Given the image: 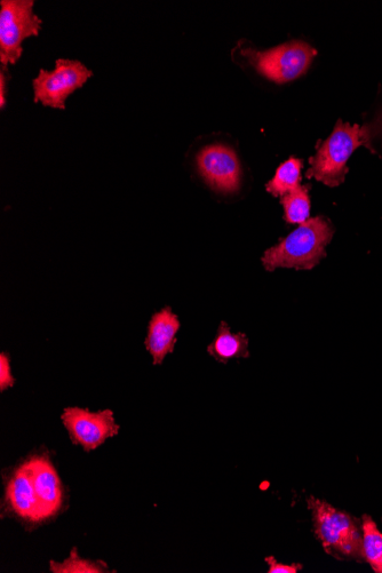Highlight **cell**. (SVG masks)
Returning <instances> with one entry per match:
<instances>
[{
    "mask_svg": "<svg viewBox=\"0 0 382 573\" xmlns=\"http://www.w3.org/2000/svg\"><path fill=\"white\" fill-rule=\"evenodd\" d=\"M333 237V228L324 217L309 219L274 248L265 252L262 265L268 272L277 268L310 270L326 257V246Z\"/></svg>",
    "mask_w": 382,
    "mask_h": 573,
    "instance_id": "cell-1",
    "label": "cell"
},
{
    "mask_svg": "<svg viewBox=\"0 0 382 573\" xmlns=\"http://www.w3.org/2000/svg\"><path fill=\"white\" fill-rule=\"evenodd\" d=\"M370 147V129L366 126L350 125L338 121L330 137L309 159L308 179H316L329 187L344 183L348 169L347 162L357 148Z\"/></svg>",
    "mask_w": 382,
    "mask_h": 573,
    "instance_id": "cell-2",
    "label": "cell"
},
{
    "mask_svg": "<svg viewBox=\"0 0 382 573\" xmlns=\"http://www.w3.org/2000/svg\"><path fill=\"white\" fill-rule=\"evenodd\" d=\"M313 514L315 533L326 552L347 559H362L363 533L352 516L338 511L325 501L308 499Z\"/></svg>",
    "mask_w": 382,
    "mask_h": 573,
    "instance_id": "cell-3",
    "label": "cell"
},
{
    "mask_svg": "<svg viewBox=\"0 0 382 573\" xmlns=\"http://www.w3.org/2000/svg\"><path fill=\"white\" fill-rule=\"evenodd\" d=\"M243 54L262 76L276 84H284L304 75L317 51L307 43L298 41L264 52L246 49Z\"/></svg>",
    "mask_w": 382,
    "mask_h": 573,
    "instance_id": "cell-4",
    "label": "cell"
},
{
    "mask_svg": "<svg viewBox=\"0 0 382 573\" xmlns=\"http://www.w3.org/2000/svg\"><path fill=\"white\" fill-rule=\"evenodd\" d=\"M31 0H3L0 11V62L15 65L22 55V42L38 36L42 20L34 13Z\"/></svg>",
    "mask_w": 382,
    "mask_h": 573,
    "instance_id": "cell-5",
    "label": "cell"
},
{
    "mask_svg": "<svg viewBox=\"0 0 382 573\" xmlns=\"http://www.w3.org/2000/svg\"><path fill=\"white\" fill-rule=\"evenodd\" d=\"M92 76L82 62L59 59L54 70L43 69L34 79V100L46 107L65 109L69 95L81 89Z\"/></svg>",
    "mask_w": 382,
    "mask_h": 573,
    "instance_id": "cell-6",
    "label": "cell"
},
{
    "mask_svg": "<svg viewBox=\"0 0 382 573\" xmlns=\"http://www.w3.org/2000/svg\"><path fill=\"white\" fill-rule=\"evenodd\" d=\"M61 420L71 443L79 445L85 452L100 448L119 433V425L111 410L91 412L81 408H67L63 411Z\"/></svg>",
    "mask_w": 382,
    "mask_h": 573,
    "instance_id": "cell-7",
    "label": "cell"
},
{
    "mask_svg": "<svg viewBox=\"0 0 382 573\" xmlns=\"http://www.w3.org/2000/svg\"><path fill=\"white\" fill-rule=\"evenodd\" d=\"M197 169L208 185L222 194H234L241 186V164L235 151L216 143L196 157Z\"/></svg>",
    "mask_w": 382,
    "mask_h": 573,
    "instance_id": "cell-8",
    "label": "cell"
},
{
    "mask_svg": "<svg viewBox=\"0 0 382 573\" xmlns=\"http://www.w3.org/2000/svg\"><path fill=\"white\" fill-rule=\"evenodd\" d=\"M3 512L28 525L44 523L28 459L15 467L5 481Z\"/></svg>",
    "mask_w": 382,
    "mask_h": 573,
    "instance_id": "cell-9",
    "label": "cell"
},
{
    "mask_svg": "<svg viewBox=\"0 0 382 573\" xmlns=\"http://www.w3.org/2000/svg\"><path fill=\"white\" fill-rule=\"evenodd\" d=\"M28 461L43 522L50 521L62 512L65 503L63 484L47 453L33 455Z\"/></svg>",
    "mask_w": 382,
    "mask_h": 573,
    "instance_id": "cell-10",
    "label": "cell"
},
{
    "mask_svg": "<svg viewBox=\"0 0 382 573\" xmlns=\"http://www.w3.org/2000/svg\"><path fill=\"white\" fill-rule=\"evenodd\" d=\"M179 329V318L170 307H165L151 317L145 346L149 354L153 356L155 365L162 364L166 355L173 353L175 342H177L175 336Z\"/></svg>",
    "mask_w": 382,
    "mask_h": 573,
    "instance_id": "cell-11",
    "label": "cell"
},
{
    "mask_svg": "<svg viewBox=\"0 0 382 573\" xmlns=\"http://www.w3.org/2000/svg\"><path fill=\"white\" fill-rule=\"evenodd\" d=\"M208 352L221 363H228L234 358L249 357V340L244 333H233L227 323L222 322L216 339L208 347Z\"/></svg>",
    "mask_w": 382,
    "mask_h": 573,
    "instance_id": "cell-12",
    "label": "cell"
},
{
    "mask_svg": "<svg viewBox=\"0 0 382 573\" xmlns=\"http://www.w3.org/2000/svg\"><path fill=\"white\" fill-rule=\"evenodd\" d=\"M302 167H304V162L301 159H288L278 167L275 177L267 183L268 193L275 197H283L299 188Z\"/></svg>",
    "mask_w": 382,
    "mask_h": 573,
    "instance_id": "cell-13",
    "label": "cell"
},
{
    "mask_svg": "<svg viewBox=\"0 0 382 573\" xmlns=\"http://www.w3.org/2000/svg\"><path fill=\"white\" fill-rule=\"evenodd\" d=\"M310 186H300L292 193L281 197L284 208V219L289 224H305L310 216Z\"/></svg>",
    "mask_w": 382,
    "mask_h": 573,
    "instance_id": "cell-14",
    "label": "cell"
},
{
    "mask_svg": "<svg viewBox=\"0 0 382 573\" xmlns=\"http://www.w3.org/2000/svg\"><path fill=\"white\" fill-rule=\"evenodd\" d=\"M363 554L374 572L382 573V533L370 516L363 517Z\"/></svg>",
    "mask_w": 382,
    "mask_h": 573,
    "instance_id": "cell-15",
    "label": "cell"
},
{
    "mask_svg": "<svg viewBox=\"0 0 382 573\" xmlns=\"http://www.w3.org/2000/svg\"><path fill=\"white\" fill-rule=\"evenodd\" d=\"M50 570L53 573H105L110 572L103 561L83 559L78 555L77 548L71 549L70 556L63 562L51 561Z\"/></svg>",
    "mask_w": 382,
    "mask_h": 573,
    "instance_id": "cell-16",
    "label": "cell"
},
{
    "mask_svg": "<svg viewBox=\"0 0 382 573\" xmlns=\"http://www.w3.org/2000/svg\"><path fill=\"white\" fill-rule=\"evenodd\" d=\"M15 380L12 376L10 357L6 353L0 355V392L13 387Z\"/></svg>",
    "mask_w": 382,
    "mask_h": 573,
    "instance_id": "cell-17",
    "label": "cell"
},
{
    "mask_svg": "<svg viewBox=\"0 0 382 573\" xmlns=\"http://www.w3.org/2000/svg\"><path fill=\"white\" fill-rule=\"evenodd\" d=\"M269 565V573H297L302 569V565L299 563L294 564H282L277 562L274 556H269L266 559Z\"/></svg>",
    "mask_w": 382,
    "mask_h": 573,
    "instance_id": "cell-18",
    "label": "cell"
},
{
    "mask_svg": "<svg viewBox=\"0 0 382 573\" xmlns=\"http://www.w3.org/2000/svg\"><path fill=\"white\" fill-rule=\"evenodd\" d=\"M0 77H2V78H0V84H2V102H0V103H2V108H4L5 105H6V101H5V97H6V94H5V89H6L5 79H6V77H5L4 73H3V70H2V75H0Z\"/></svg>",
    "mask_w": 382,
    "mask_h": 573,
    "instance_id": "cell-19",
    "label": "cell"
}]
</instances>
